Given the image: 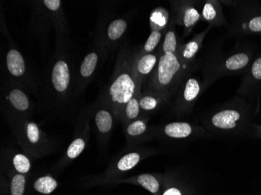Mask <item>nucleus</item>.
Here are the masks:
<instances>
[{
	"instance_id": "obj_14",
	"label": "nucleus",
	"mask_w": 261,
	"mask_h": 195,
	"mask_svg": "<svg viewBox=\"0 0 261 195\" xmlns=\"http://www.w3.org/2000/svg\"><path fill=\"white\" fill-rule=\"evenodd\" d=\"M128 27V21L125 18H116L108 23L106 29V39L108 43L117 45L123 39Z\"/></svg>"
},
{
	"instance_id": "obj_25",
	"label": "nucleus",
	"mask_w": 261,
	"mask_h": 195,
	"mask_svg": "<svg viewBox=\"0 0 261 195\" xmlns=\"http://www.w3.org/2000/svg\"><path fill=\"white\" fill-rule=\"evenodd\" d=\"M141 156L138 152H130L127 155H124L117 162V169L120 171H127L134 168L139 161Z\"/></svg>"
},
{
	"instance_id": "obj_23",
	"label": "nucleus",
	"mask_w": 261,
	"mask_h": 195,
	"mask_svg": "<svg viewBox=\"0 0 261 195\" xmlns=\"http://www.w3.org/2000/svg\"><path fill=\"white\" fill-rule=\"evenodd\" d=\"M141 91H137L136 95L130 99L124 106V115L127 120H134L137 119L140 114V106H139V98H140Z\"/></svg>"
},
{
	"instance_id": "obj_18",
	"label": "nucleus",
	"mask_w": 261,
	"mask_h": 195,
	"mask_svg": "<svg viewBox=\"0 0 261 195\" xmlns=\"http://www.w3.org/2000/svg\"><path fill=\"white\" fill-rule=\"evenodd\" d=\"M164 133L171 138H186L193 133V127L186 122H174L164 127Z\"/></svg>"
},
{
	"instance_id": "obj_33",
	"label": "nucleus",
	"mask_w": 261,
	"mask_h": 195,
	"mask_svg": "<svg viewBox=\"0 0 261 195\" xmlns=\"http://www.w3.org/2000/svg\"><path fill=\"white\" fill-rule=\"evenodd\" d=\"M164 195H181V193L177 189L170 188L164 192Z\"/></svg>"
},
{
	"instance_id": "obj_28",
	"label": "nucleus",
	"mask_w": 261,
	"mask_h": 195,
	"mask_svg": "<svg viewBox=\"0 0 261 195\" xmlns=\"http://www.w3.org/2000/svg\"><path fill=\"white\" fill-rule=\"evenodd\" d=\"M146 124L143 120H136L132 122L127 127V133L130 137H136L146 132Z\"/></svg>"
},
{
	"instance_id": "obj_2",
	"label": "nucleus",
	"mask_w": 261,
	"mask_h": 195,
	"mask_svg": "<svg viewBox=\"0 0 261 195\" xmlns=\"http://www.w3.org/2000/svg\"><path fill=\"white\" fill-rule=\"evenodd\" d=\"M192 70L193 66L183 64L177 54H162L156 69L146 81V90L158 94L168 101Z\"/></svg>"
},
{
	"instance_id": "obj_26",
	"label": "nucleus",
	"mask_w": 261,
	"mask_h": 195,
	"mask_svg": "<svg viewBox=\"0 0 261 195\" xmlns=\"http://www.w3.org/2000/svg\"><path fill=\"white\" fill-rule=\"evenodd\" d=\"M138 182L151 193H155L159 190V182L150 174H142L138 177Z\"/></svg>"
},
{
	"instance_id": "obj_5",
	"label": "nucleus",
	"mask_w": 261,
	"mask_h": 195,
	"mask_svg": "<svg viewBox=\"0 0 261 195\" xmlns=\"http://www.w3.org/2000/svg\"><path fill=\"white\" fill-rule=\"evenodd\" d=\"M250 108L244 97H236L228 107L218 110L211 117V124L221 130H232L243 124L246 111Z\"/></svg>"
},
{
	"instance_id": "obj_21",
	"label": "nucleus",
	"mask_w": 261,
	"mask_h": 195,
	"mask_svg": "<svg viewBox=\"0 0 261 195\" xmlns=\"http://www.w3.org/2000/svg\"><path fill=\"white\" fill-rule=\"evenodd\" d=\"M95 122H96V127L100 133H109L113 127L112 114L106 108L99 109L96 113Z\"/></svg>"
},
{
	"instance_id": "obj_30",
	"label": "nucleus",
	"mask_w": 261,
	"mask_h": 195,
	"mask_svg": "<svg viewBox=\"0 0 261 195\" xmlns=\"http://www.w3.org/2000/svg\"><path fill=\"white\" fill-rule=\"evenodd\" d=\"M25 187V178L21 174H17L13 177L11 182V194L23 195Z\"/></svg>"
},
{
	"instance_id": "obj_22",
	"label": "nucleus",
	"mask_w": 261,
	"mask_h": 195,
	"mask_svg": "<svg viewBox=\"0 0 261 195\" xmlns=\"http://www.w3.org/2000/svg\"><path fill=\"white\" fill-rule=\"evenodd\" d=\"M165 32H160V31H152L147 40L145 42L144 45L142 49L139 51L140 53H152L156 52V48L159 46L160 44L162 43L163 39Z\"/></svg>"
},
{
	"instance_id": "obj_1",
	"label": "nucleus",
	"mask_w": 261,
	"mask_h": 195,
	"mask_svg": "<svg viewBox=\"0 0 261 195\" xmlns=\"http://www.w3.org/2000/svg\"><path fill=\"white\" fill-rule=\"evenodd\" d=\"M135 53L136 52H133L128 47H121L111 83L106 91L105 96H108L110 103L117 112L124 110L126 104L137 91H142L138 88L133 70Z\"/></svg>"
},
{
	"instance_id": "obj_15",
	"label": "nucleus",
	"mask_w": 261,
	"mask_h": 195,
	"mask_svg": "<svg viewBox=\"0 0 261 195\" xmlns=\"http://www.w3.org/2000/svg\"><path fill=\"white\" fill-rule=\"evenodd\" d=\"M180 45L181 43L177 38V32L174 27V22L172 20L170 23L169 27L164 33V39L159 51L161 55L166 53L177 54Z\"/></svg>"
},
{
	"instance_id": "obj_7",
	"label": "nucleus",
	"mask_w": 261,
	"mask_h": 195,
	"mask_svg": "<svg viewBox=\"0 0 261 195\" xmlns=\"http://www.w3.org/2000/svg\"><path fill=\"white\" fill-rule=\"evenodd\" d=\"M237 94L244 98L256 100L259 105L261 95V51L256 53L253 62L243 74Z\"/></svg>"
},
{
	"instance_id": "obj_13",
	"label": "nucleus",
	"mask_w": 261,
	"mask_h": 195,
	"mask_svg": "<svg viewBox=\"0 0 261 195\" xmlns=\"http://www.w3.org/2000/svg\"><path fill=\"white\" fill-rule=\"evenodd\" d=\"M6 66L7 71L12 77L15 79H22L25 76V60L16 48H10L6 57Z\"/></svg>"
},
{
	"instance_id": "obj_31",
	"label": "nucleus",
	"mask_w": 261,
	"mask_h": 195,
	"mask_svg": "<svg viewBox=\"0 0 261 195\" xmlns=\"http://www.w3.org/2000/svg\"><path fill=\"white\" fill-rule=\"evenodd\" d=\"M26 135L28 140L32 144H37L40 140V130L38 127L37 124L33 122L29 123L26 127Z\"/></svg>"
},
{
	"instance_id": "obj_19",
	"label": "nucleus",
	"mask_w": 261,
	"mask_h": 195,
	"mask_svg": "<svg viewBox=\"0 0 261 195\" xmlns=\"http://www.w3.org/2000/svg\"><path fill=\"white\" fill-rule=\"evenodd\" d=\"M150 27L152 31H160L165 32L169 27V14L167 10L163 7H158L151 13Z\"/></svg>"
},
{
	"instance_id": "obj_27",
	"label": "nucleus",
	"mask_w": 261,
	"mask_h": 195,
	"mask_svg": "<svg viewBox=\"0 0 261 195\" xmlns=\"http://www.w3.org/2000/svg\"><path fill=\"white\" fill-rule=\"evenodd\" d=\"M14 168L20 174H26L31 169V162L25 155L17 154L13 158Z\"/></svg>"
},
{
	"instance_id": "obj_34",
	"label": "nucleus",
	"mask_w": 261,
	"mask_h": 195,
	"mask_svg": "<svg viewBox=\"0 0 261 195\" xmlns=\"http://www.w3.org/2000/svg\"><path fill=\"white\" fill-rule=\"evenodd\" d=\"M259 129H260V133H261V127H260V128H259Z\"/></svg>"
},
{
	"instance_id": "obj_11",
	"label": "nucleus",
	"mask_w": 261,
	"mask_h": 195,
	"mask_svg": "<svg viewBox=\"0 0 261 195\" xmlns=\"http://www.w3.org/2000/svg\"><path fill=\"white\" fill-rule=\"evenodd\" d=\"M201 20L206 22L210 27H229L223 11L222 3L219 0H206L201 8Z\"/></svg>"
},
{
	"instance_id": "obj_9",
	"label": "nucleus",
	"mask_w": 261,
	"mask_h": 195,
	"mask_svg": "<svg viewBox=\"0 0 261 195\" xmlns=\"http://www.w3.org/2000/svg\"><path fill=\"white\" fill-rule=\"evenodd\" d=\"M161 53L159 50L152 53H140L136 52L133 59V70L137 80L138 88L142 89L152 72L156 69Z\"/></svg>"
},
{
	"instance_id": "obj_17",
	"label": "nucleus",
	"mask_w": 261,
	"mask_h": 195,
	"mask_svg": "<svg viewBox=\"0 0 261 195\" xmlns=\"http://www.w3.org/2000/svg\"><path fill=\"white\" fill-rule=\"evenodd\" d=\"M99 55L97 52H91L85 57L79 70V78L82 83H86L93 75L97 68Z\"/></svg>"
},
{
	"instance_id": "obj_24",
	"label": "nucleus",
	"mask_w": 261,
	"mask_h": 195,
	"mask_svg": "<svg viewBox=\"0 0 261 195\" xmlns=\"http://www.w3.org/2000/svg\"><path fill=\"white\" fill-rule=\"evenodd\" d=\"M34 187L40 193L49 194L57 188V182L53 177H42L35 181Z\"/></svg>"
},
{
	"instance_id": "obj_16",
	"label": "nucleus",
	"mask_w": 261,
	"mask_h": 195,
	"mask_svg": "<svg viewBox=\"0 0 261 195\" xmlns=\"http://www.w3.org/2000/svg\"><path fill=\"white\" fill-rule=\"evenodd\" d=\"M10 105L19 112H25L30 108V100L25 92L19 88H12L6 95Z\"/></svg>"
},
{
	"instance_id": "obj_4",
	"label": "nucleus",
	"mask_w": 261,
	"mask_h": 195,
	"mask_svg": "<svg viewBox=\"0 0 261 195\" xmlns=\"http://www.w3.org/2000/svg\"><path fill=\"white\" fill-rule=\"evenodd\" d=\"M234 10L230 33L237 36L261 38V2L259 1H221Z\"/></svg>"
},
{
	"instance_id": "obj_10",
	"label": "nucleus",
	"mask_w": 261,
	"mask_h": 195,
	"mask_svg": "<svg viewBox=\"0 0 261 195\" xmlns=\"http://www.w3.org/2000/svg\"><path fill=\"white\" fill-rule=\"evenodd\" d=\"M204 90L203 83L199 79L189 76L177 89V104L183 108L193 106Z\"/></svg>"
},
{
	"instance_id": "obj_32",
	"label": "nucleus",
	"mask_w": 261,
	"mask_h": 195,
	"mask_svg": "<svg viewBox=\"0 0 261 195\" xmlns=\"http://www.w3.org/2000/svg\"><path fill=\"white\" fill-rule=\"evenodd\" d=\"M42 3L49 11L56 13L61 10V3L62 2L60 0H44Z\"/></svg>"
},
{
	"instance_id": "obj_20",
	"label": "nucleus",
	"mask_w": 261,
	"mask_h": 195,
	"mask_svg": "<svg viewBox=\"0 0 261 195\" xmlns=\"http://www.w3.org/2000/svg\"><path fill=\"white\" fill-rule=\"evenodd\" d=\"M161 95L150 91H145L143 93L141 92L140 98H139V106L141 109L144 111H152L159 106L160 104L164 102Z\"/></svg>"
},
{
	"instance_id": "obj_3",
	"label": "nucleus",
	"mask_w": 261,
	"mask_h": 195,
	"mask_svg": "<svg viewBox=\"0 0 261 195\" xmlns=\"http://www.w3.org/2000/svg\"><path fill=\"white\" fill-rule=\"evenodd\" d=\"M256 46L253 44L244 43L237 45L231 52L209 66L206 79L203 82L204 89L221 77L244 74L256 57Z\"/></svg>"
},
{
	"instance_id": "obj_12",
	"label": "nucleus",
	"mask_w": 261,
	"mask_h": 195,
	"mask_svg": "<svg viewBox=\"0 0 261 195\" xmlns=\"http://www.w3.org/2000/svg\"><path fill=\"white\" fill-rule=\"evenodd\" d=\"M211 29L212 27L209 26L206 30L195 35L191 40L186 43L181 44L177 55L183 64L189 66L193 65L196 55L203 46V41Z\"/></svg>"
},
{
	"instance_id": "obj_8",
	"label": "nucleus",
	"mask_w": 261,
	"mask_h": 195,
	"mask_svg": "<svg viewBox=\"0 0 261 195\" xmlns=\"http://www.w3.org/2000/svg\"><path fill=\"white\" fill-rule=\"evenodd\" d=\"M196 1H174L172 6L173 21L181 26L184 30V36L193 32L198 22L201 20L200 12L195 7Z\"/></svg>"
},
{
	"instance_id": "obj_6",
	"label": "nucleus",
	"mask_w": 261,
	"mask_h": 195,
	"mask_svg": "<svg viewBox=\"0 0 261 195\" xmlns=\"http://www.w3.org/2000/svg\"><path fill=\"white\" fill-rule=\"evenodd\" d=\"M68 60L64 57H58L51 67L49 77V90L54 96H68L72 85L71 73Z\"/></svg>"
},
{
	"instance_id": "obj_29",
	"label": "nucleus",
	"mask_w": 261,
	"mask_h": 195,
	"mask_svg": "<svg viewBox=\"0 0 261 195\" xmlns=\"http://www.w3.org/2000/svg\"><path fill=\"white\" fill-rule=\"evenodd\" d=\"M86 147V142L82 138H77L70 144L67 149V155L69 158H76L81 155Z\"/></svg>"
}]
</instances>
